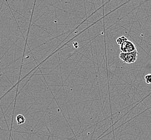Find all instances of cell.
I'll return each instance as SVG.
<instances>
[{"label":"cell","instance_id":"1","mask_svg":"<svg viewBox=\"0 0 151 140\" xmlns=\"http://www.w3.org/2000/svg\"><path fill=\"white\" fill-rule=\"evenodd\" d=\"M138 56V52L136 50L133 52L130 53L121 52L119 58L122 61L127 64H133L137 61Z\"/></svg>","mask_w":151,"mask_h":140},{"label":"cell","instance_id":"2","mask_svg":"<svg viewBox=\"0 0 151 140\" xmlns=\"http://www.w3.org/2000/svg\"><path fill=\"white\" fill-rule=\"evenodd\" d=\"M120 46L121 52L123 53H130L137 50L135 45L129 40L125 41Z\"/></svg>","mask_w":151,"mask_h":140},{"label":"cell","instance_id":"3","mask_svg":"<svg viewBox=\"0 0 151 140\" xmlns=\"http://www.w3.org/2000/svg\"><path fill=\"white\" fill-rule=\"evenodd\" d=\"M16 121L18 125H23L26 121V119L24 116L22 114H19L16 116Z\"/></svg>","mask_w":151,"mask_h":140},{"label":"cell","instance_id":"4","mask_svg":"<svg viewBox=\"0 0 151 140\" xmlns=\"http://www.w3.org/2000/svg\"><path fill=\"white\" fill-rule=\"evenodd\" d=\"M127 38H126L125 36L120 37L118 38L117 40H116V42L118 44V45H121L123 43L125 42V41L127 40Z\"/></svg>","mask_w":151,"mask_h":140},{"label":"cell","instance_id":"5","mask_svg":"<svg viewBox=\"0 0 151 140\" xmlns=\"http://www.w3.org/2000/svg\"><path fill=\"white\" fill-rule=\"evenodd\" d=\"M145 82L147 85H151V74H148L145 76Z\"/></svg>","mask_w":151,"mask_h":140}]
</instances>
